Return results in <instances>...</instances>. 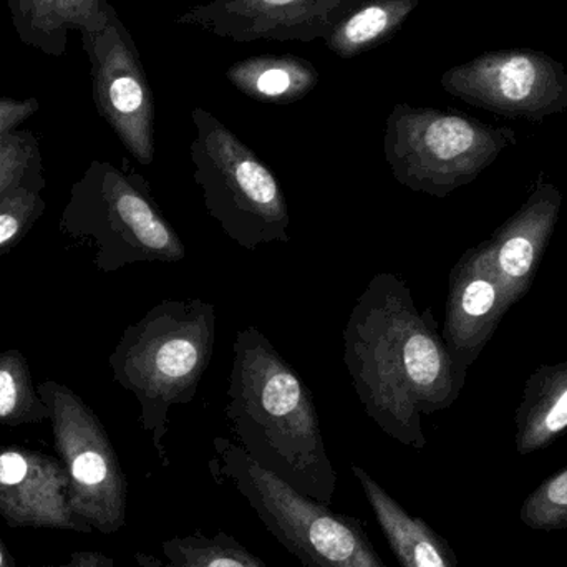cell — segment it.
Masks as SVG:
<instances>
[{
  "instance_id": "obj_14",
  "label": "cell",
  "mask_w": 567,
  "mask_h": 567,
  "mask_svg": "<svg viewBox=\"0 0 567 567\" xmlns=\"http://www.w3.org/2000/svg\"><path fill=\"white\" fill-rule=\"evenodd\" d=\"M509 309L482 248L473 246L450 272L443 322V340L460 369L466 372L476 362Z\"/></svg>"
},
{
  "instance_id": "obj_4",
  "label": "cell",
  "mask_w": 567,
  "mask_h": 567,
  "mask_svg": "<svg viewBox=\"0 0 567 567\" xmlns=\"http://www.w3.org/2000/svg\"><path fill=\"white\" fill-rule=\"evenodd\" d=\"M208 466L251 506L269 533L303 567H386L373 548L367 523L329 506L262 468L235 440L216 436Z\"/></svg>"
},
{
  "instance_id": "obj_16",
  "label": "cell",
  "mask_w": 567,
  "mask_h": 567,
  "mask_svg": "<svg viewBox=\"0 0 567 567\" xmlns=\"http://www.w3.org/2000/svg\"><path fill=\"white\" fill-rule=\"evenodd\" d=\"M352 472L400 567H458L452 546L425 519L410 515L365 470L352 465Z\"/></svg>"
},
{
  "instance_id": "obj_18",
  "label": "cell",
  "mask_w": 567,
  "mask_h": 567,
  "mask_svg": "<svg viewBox=\"0 0 567 567\" xmlns=\"http://www.w3.org/2000/svg\"><path fill=\"white\" fill-rule=\"evenodd\" d=\"M226 79L256 102L287 105L309 95L320 76L313 63L300 56L258 55L233 63Z\"/></svg>"
},
{
  "instance_id": "obj_23",
  "label": "cell",
  "mask_w": 567,
  "mask_h": 567,
  "mask_svg": "<svg viewBox=\"0 0 567 567\" xmlns=\"http://www.w3.org/2000/svg\"><path fill=\"white\" fill-rule=\"evenodd\" d=\"M519 515L536 532L567 529V468L543 482L523 503Z\"/></svg>"
},
{
  "instance_id": "obj_9",
  "label": "cell",
  "mask_w": 567,
  "mask_h": 567,
  "mask_svg": "<svg viewBox=\"0 0 567 567\" xmlns=\"http://www.w3.org/2000/svg\"><path fill=\"white\" fill-rule=\"evenodd\" d=\"M440 83L455 99L509 120L543 122L567 110L566 66L539 50L485 52L446 70Z\"/></svg>"
},
{
  "instance_id": "obj_2",
  "label": "cell",
  "mask_w": 567,
  "mask_h": 567,
  "mask_svg": "<svg viewBox=\"0 0 567 567\" xmlns=\"http://www.w3.org/2000/svg\"><path fill=\"white\" fill-rule=\"evenodd\" d=\"M233 349L225 413L236 443L262 468L330 506L337 472L312 390L255 326L236 333Z\"/></svg>"
},
{
  "instance_id": "obj_15",
  "label": "cell",
  "mask_w": 567,
  "mask_h": 567,
  "mask_svg": "<svg viewBox=\"0 0 567 567\" xmlns=\"http://www.w3.org/2000/svg\"><path fill=\"white\" fill-rule=\"evenodd\" d=\"M20 42L45 55L62 56L69 33L102 32L118 16L109 0H7Z\"/></svg>"
},
{
  "instance_id": "obj_13",
  "label": "cell",
  "mask_w": 567,
  "mask_h": 567,
  "mask_svg": "<svg viewBox=\"0 0 567 567\" xmlns=\"http://www.w3.org/2000/svg\"><path fill=\"white\" fill-rule=\"evenodd\" d=\"M561 206V189L542 176L522 208L499 226L492 238L480 243L512 307L529 292L535 282L555 235Z\"/></svg>"
},
{
  "instance_id": "obj_8",
  "label": "cell",
  "mask_w": 567,
  "mask_h": 567,
  "mask_svg": "<svg viewBox=\"0 0 567 567\" xmlns=\"http://www.w3.org/2000/svg\"><path fill=\"white\" fill-rule=\"evenodd\" d=\"M37 390L49 406L53 442L69 476L70 508L93 532L118 533L126 525L128 483L105 426L69 386L45 380Z\"/></svg>"
},
{
  "instance_id": "obj_26",
  "label": "cell",
  "mask_w": 567,
  "mask_h": 567,
  "mask_svg": "<svg viewBox=\"0 0 567 567\" xmlns=\"http://www.w3.org/2000/svg\"><path fill=\"white\" fill-rule=\"evenodd\" d=\"M40 567H115L110 556L99 551L73 553L65 565L40 566Z\"/></svg>"
},
{
  "instance_id": "obj_1",
  "label": "cell",
  "mask_w": 567,
  "mask_h": 567,
  "mask_svg": "<svg viewBox=\"0 0 567 567\" xmlns=\"http://www.w3.org/2000/svg\"><path fill=\"white\" fill-rule=\"evenodd\" d=\"M343 362L367 415L390 439L423 450L422 416L450 409L465 386L432 309L405 279L383 271L357 297L343 329Z\"/></svg>"
},
{
  "instance_id": "obj_6",
  "label": "cell",
  "mask_w": 567,
  "mask_h": 567,
  "mask_svg": "<svg viewBox=\"0 0 567 567\" xmlns=\"http://www.w3.org/2000/svg\"><path fill=\"white\" fill-rule=\"evenodd\" d=\"M189 146L206 212L226 236L248 251L290 243L289 206L266 163L212 112L196 106Z\"/></svg>"
},
{
  "instance_id": "obj_7",
  "label": "cell",
  "mask_w": 567,
  "mask_h": 567,
  "mask_svg": "<svg viewBox=\"0 0 567 567\" xmlns=\"http://www.w3.org/2000/svg\"><path fill=\"white\" fill-rule=\"evenodd\" d=\"M515 143V130L508 126H492L453 110L399 103L386 118L383 153L400 185L446 198L475 182Z\"/></svg>"
},
{
  "instance_id": "obj_19",
  "label": "cell",
  "mask_w": 567,
  "mask_h": 567,
  "mask_svg": "<svg viewBox=\"0 0 567 567\" xmlns=\"http://www.w3.org/2000/svg\"><path fill=\"white\" fill-rule=\"evenodd\" d=\"M419 3L420 0H365L323 39L327 49L340 59L362 55L389 42Z\"/></svg>"
},
{
  "instance_id": "obj_25",
  "label": "cell",
  "mask_w": 567,
  "mask_h": 567,
  "mask_svg": "<svg viewBox=\"0 0 567 567\" xmlns=\"http://www.w3.org/2000/svg\"><path fill=\"white\" fill-rule=\"evenodd\" d=\"M40 103L37 99H6L0 96V135L13 132L33 113L39 112Z\"/></svg>"
},
{
  "instance_id": "obj_3",
  "label": "cell",
  "mask_w": 567,
  "mask_h": 567,
  "mask_svg": "<svg viewBox=\"0 0 567 567\" xmlns=\"http://www.w3.org/2000/svg\"><path fill=\"white\" fill-rule=\"evenodd\" d=\"M216 307L198 299H166L126 327L110 355L116 383L135 395L140 423L163 466L169 410L195 399L216 343Z\"/></svg>"
},
{
  "instance_id": "obj_10",
  "label": "cell",
  "mask_w": 567,
  "mask_h": 567,
  "mask_svg": "<svg viewBox=\"0 0 567 567\" xmlns=\"http://www.w3.org/2000/svg\"><path fill=\"white\" fill-rule=\"evenodd\" d=\"M100 116L143 166L155 162V99L135 40L118 16L99 33L82 37Z\"/></svg>"
},
{
  "instance_id": "obj_20",
  "label": "cell",
  "mask_w": 567,
  "mask_h": 567,
  "mask_svg": "<svg viewBox=\"0 0 567 567\" xmlns=\"http://www.w3.org/2000/svg\"><path fill=\"white\" fill-rule=\"evenodd\" d=\"M135 561L140 567H269L225 532L175 536L162 543V558L138 551Z\"/></svg>"
},
{
  "instance_id": "obj_5",
  "label": "cell",
  "mask_w": 567,
  "mask_h": 567,
  "mask_svg": "<svg viewBox=\"0 0 567 567\" xmlns=\"http://www.w3.org/2000/svg\"><path fill=\"white\" fill-rule=\"evenodd\" d=\"M60 229L93 249V265L102 272L136 262H179L186 256L148 182L109 162L90 163L73 183Z\"/></svg>"
},
{
  "instance_id": "obj_27",
  "label": "cell",
  "mask_w": 567,
  "mask_h": 567,
  "mask_svg": "<svg viewBox=\"0 0 567 567\" xmlns=\"http://www.w3.org/2000/svg\"><path fill=\"white\" fill-rule=\"evenodd\" d=\"M0 567H17L12 555H10L9 549L3 545L2 539H0Z\"/></svg>"
},
{
  "instance_id": "obj_11",
  "label": "cell",
  "mask_w": 567,
  "mask_h": 567,
  "mask_svg": "<svg viewBox=\"0 0 567 567\" xmlns=\"http://www.w3.org/2000/svg\"><path fill=\"white\" fill-rule=\"evenodd\" d=\"M365 0H212L183 12L179 25L198 27L233 42H313Z\"/></svg>"
},
{
  "instance_id": "obj_22",
  "label": "cell",
  "mask_w": 567,
  "mask_h": 567,
  "mask_svg": "<svg viewBox=\"0 0 567 567\" xmlns=\"http://www.w3.org/2000/svg\"><path fill=\"white\" fill-rule=\"evenodd\" d=\"M20 188H45L39 138L30 130L0 135V196Z\"/></svg>"
},
{
  "instance_id": "obj_24",
  "label": "cell",
  "mask_w": 567,
  "mask_h": 567,
  "mask_svg": "<svg viewBox=\"0 0 567 567\" xmlns=\"http://www.w3.org/2000/svg\"><path fill=\"white\" fill-rule=\"evenodd\" d=\"M45 212L40 192L20 188L0 196V256L16 248Z\"/></svg>"
},
{
  "instance_id": "obj_17",
  "label": "cell",
  "mask_w": 567,
  "mask_h": 567,
  "mask_svg": "<svg viewBox=\"0 0 567 567\" xmlns=\"http://www.w3.org/2000/svg\"><path fill=\"white\" fill-rule=\"evenodd\" d=\"M515 423L519 455L546 449L567 432V362L539 365L526 379Z\"/></svg>"
},
{
  "instance_id": "obj_21",
  "label": "cell",
  "mask_w": 567,
  "mask_h": 567,
  "mask_svg": "<svg viewBox=\"0 0 567 567\" xmlns=\"http://www.w3.org/2000/svg\"><path fill=\"white\" fill-rule=\"evenodd\" d=\"M49 419V406L33 386L25 357L16 349L0 353V426L16 429Z\"/></svg>"
},
{
  "instance_id": "obj_12",
  "label": "cell",
  "mask_w": 567,
  "mask_h": 567,
  "mask_svg": "<svg viewBox=\"0 0 567 567\" xmlns=\"http://www.w3.org/2000/svg\"><path fill=\"white\" fill-rule=\"evenodd\" d=\"M0 516L12 529L93 533L70 508L62 462L20 446L0 449Z\"/></svg>"
}]
</instances>
